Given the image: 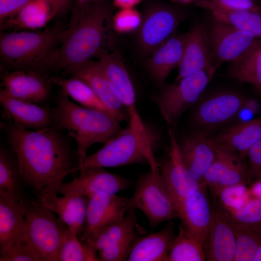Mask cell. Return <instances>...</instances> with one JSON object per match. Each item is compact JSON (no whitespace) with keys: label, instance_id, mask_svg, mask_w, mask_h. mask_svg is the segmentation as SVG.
Segmentation results:
<instances>
[{"label":"cell","instance_id":"1","mask_svg":"<svg viewBox=\"0 0 261 261\" xmlns=\"http://www.w3.org/2000/svg\"><path fill=\"white\" fill-rule=\"evenodd\" d=\"M2 128L18 160L23 182L36 198L57 193L65 178L77 171L76 149L60 130H30L9 120Z\"/></svg>","mask_w":261,"mask_h":261},{"label":"cell","instance_id":"2","mask_svg":"<svg viewBox=\"0 0 261 261\" xmlns=\"http://www.w3.org/2000/svg\"><path fill=\"white\" fill-rule=\"evenodd\" d=\"M113 7L108 0L73 6L64 28L59 56L54 70L63 71L96 56L103 49L112 24Z\"/></svg>","mask_w":261,"mask_h":261},{"label":"cell","instance_id":"3","mask_svg":"<svg viewBox=\"0 0 261 261\" xmlns=\"http://www.w3.org/2000/svg\"><path fill=\"white\" fill-rule=\"evenodd\" d=\"M64 28L1 31L0 59L4 71L24 70L48 74L57 61Z\"/></svg>","mask_w":261,"mask_h":261},{"label":"cell","instance_id":"4","mask_svg":"<svg viewBox=\"0 0 261 261\" xmlns=\"http://www.w3.org/2000/svg\"><path fill=\"white\" fill-rule=\"evenodd\" d=\"M128 124L94 153L78 159L77 171L91 168H111L147 164L159 168L155 157L158 138L139 113L128 116Z\"/></svg>","mask_w":261,"mask_h":261},{"label":"cell","instance_id":"5","mask_svg":"<svg viewBox=\"0 0 261 261\" xmlns=\"http://www.w3.org/2000/svg\"><path fill=\"white\" fill-rule=\"evenodd\" d=\"M53 108L56 128L66 130L76 142L79 158L87 155L94 144H104L119 132L120 122L111 114L79 105L61 91Z\"/></svg>","mask_w":261,"mask_h":261},{"label":"cell","instance_id":"6","mask_svg":"<svg viewBox=\"0 0 261 261\" xmlns=\"http://www.w3.org/2000/svg\"><path fill=\"white\" fill-rule=\"evenodd\" d=\"M25 211L27 232L25 240L41 261H58L65 225L37 199L27 197L20 202Z\"/></svg>","mask_w":261,"mask_h":261},{"label":"cell","instance_id":"7","mask_svg":"<svg viewBox=\"0 0 261 261\" xmlns=\"http://www.w3.org/2000/svg\"><path fill=\"white\" fill-rule=\"evenodd\" d=\"M130 199L134 208L145 215L152 228L179 218L159 167L157 169L150 168L139 176Z\"/></svg>","mask_w":261,"mask_h":261},{"label":"cell","instance_id":"8","mask_svg":"<svg viewBox=\"0 0 261 261\" xmlns=\"http://www.w3.org/2000/svg\"><path fill=\"white\" fill-rule=\"evenodd\" d=\"M216 68L184 77L174 83L163 85L154 101L168 126L174 125L184 112L196 102L205 89Z\"/></svg>","mask_w":261,"mask_h":261},{"label":"cell","instance_id":"9","mask_svg":"<svg viewBox=\"0 0 261 261\" xmlns=\"http://www.w3.org/2000/svg\"><path fill=\"white\" fill-rule=\"evenodd\" d=\"M205 27L216 66L223 62L236 60L261 39L213 16Z\"/></svg>","mask_w":261,"mask_h":261},{"label":"cell","instance_id":"10","mask_svg":"<svg viewBox=\"0 0 261 261\" xmlns=\"http://www.w3.org/2000/svg\"><path fill=\"white\" fill-rule=\"evenodd\" d=\"M133 209L130 199L124 196L105 193L91 196L80 239L86 241L103 228L124 218Z\"/></svg>","mask_w":261,"mask_h":261},{"label":"cell","instance_id":"11","mask_svg":"<svg viewBox=\"0 0 261 261\" xmlns=\"http://www.w3.org/2000/svg\"><path fill=\"white\" fill-rule=\"evenodd\" d=\"M2 89L16 99L44 105L50 99L51 76L30 71H3L0 75Z\"/></svg>","mask_w":261,"mask_h":261},{"label":"cell","instance_id":"12","mask_svg":"<svg viewBox=\"0 0 261 261\" xmlns=\"http://www.w3.org/2000/svg\"><path fill=\"white\" fill-rule=\"evenodd\" d=\"M182 19L174 8L158 6L147 11L138 29V45L144 55L152 53L172 35Z\"/></svg>","mask_w":261,"mask_h":261},{"label":"cell","instance_id":"13","mask_svg":"<svg viewBox=\"0 0 261 261\" xmlns=\"http://www.w3.org/2000/svg\"><path fill=\"white\" fill-rule=\"evenodd\" d=\"M212 218L204 249L206 260L233 261L236 240L229 214L210 193Z\"/></svg>","mask_w":261,"mask_h":261},{"label":"cell","instance_id":"14","mask_svg":"<svg viewBox=\"0 0 261 261\" xmlns=\"http://www.w3.org/2000/svg\"><path fill=\"white\" fill-rule=\"evenodd\" d=\"M78 176L68 182H63L57 193L62 195L78 194L88 198L99 193L116 194L129 188L130 180L103 168H91L79 171Z\"/></svg>","mask_w":261,"mask_h":261},{"label":"cell","instance_id":"15","mask_svg":"<svg viewBox=\"0 0 261 261\" xmlns=\"http://www.w3.org/2000/svg\"><path fill=\"white\" fill-rule=\"evenodd\" d=\"M247 99L229 90L215 93L204 100L196 109L193 121L198 126L212 129L231 121L244 108Z\"/></svg>","mask_w":261,"mask_h":261},{"label":"cell","instance_id":"16","mask_svg":"<svg viewBox=\"0 0 261 261\" xmlns=\"http://www.w3.org/2000/svg\"><path fill=\"white\" fill-rule=\"evenodd\" d=\"M63 72L67 76L76 77L85 82L120 122L128 120L126 109L98 61L89 60Z\"/></svg>","mask_w":261,"mask_h":261},{"label":"cell","instance_id":"17","mask_svg":"<svg viewBox=\"0 0 261 261\" xmlns=\"http://www.w3.org/2000/svg\"><path fill=\"white\" fill-rule=\"evenodd\" d=\"M169 133L170 147L166 156L158 161L159 167L177 211L183 201L201 183L193 179L185 168L179 155L178 141L171 130Z\"/></svg>","mask_w":261,"mask_h":261},{"label":"cell","instance_id":"18","mask_svg":"<svg viewBox=\"0 0 261 261\" xmlns=\"http://www.w3.org/2000/svg\"><path fill=\"white\" fill-rule=\"evenodd\" d=\"M181 225L204 246L212 218V204L209 189L203 182L187 197L177 208Z\"/></svg>","mask_w":261,"mask_h":261},{"label":"cell","instance_id":"19","mask_svg":"<svg viewBox=\"0 0 261 261\" xmlns=\"http://www.w3.org/2000/svg\"><path fill=\"white\" fill-rule=\"evenodd\" d=\"M244 160L238 155L216 146L215 158L203 182L210 191L237 184L247 185L248 169Z\"/></svg>","mask_w":261,"mask_h":261},{"label":"cell","instance_id":"20","mask_svg":"<svg viewBox=\"0 0 261 261\" xmlns=\"http://www.w3.org/2000/svg\"><path fill=\"white\" fill-rule=\"evenodd\" d=\"M180 159L195 180L203 182L215 156L216 146L211 137L202 132L189 133L178 141Z\"/></svg>","mask_w":261,"mask_h":261},{"label":"cell","instance_id":"21","mask_svg":"<svg viewBox=\"0 0 261 261\" xmlns=\"http://www.w3.org/2000/svg\"><path fill=\"white\" fill-rule=\"evenodd\" d=\"M0 103L8 120L18 127L33 130L56 127L52 109L16 99L1 89Z\"/></svg>","mask_w":261,"mask_h":261},{"label":"cell","instance_id":"22","mask_svg":"<svg viewBox=\"0 0 261 261\" xmlns=\"http://www.w3.org/2000/svg\"><path fill=\"white\" fill-rule=\"evenodd\" d=\"M216 68L205 25L196 24L186 33L183 57L175 81L198 72Z\"/></svg>","mask_w":261,"mask_h":261},{"label":"cell","instance_id":"23","mask_svg":"<svg viewBox=\"0 0 261 261\" xmlns=\"http://www.w3.org/2000/svg\"><path fill=\"white\" fill-rule=\"evenodd\" d=\"M39 203L53 213L64 225L81 235L85 222L88 198L85 195L72 194L58 196L56 193L44 195L36 198Z\"/></svg>","mask_w":261,"mask_h":261},{"label":"cell","instance_id":"24","mask_svg":"<svg viewBox=\"0 0 261 261\" xmlns=\"http://www.w3.org/2000/svg\"><path fill=\"white\" fill-rule=\"evenodd\" d=\"M261 138V116L229 127L212 136L218 147L246 159L250 148Z\"/></svg>","mask_w":261,"mask_h":261},{"label":"cell","instance_id":"25","mask_svg":"<svg viewBox=\"0 0 261 261\" xmlns=\"http://www.w3.org/2000/svg\"><path fill=\"white\" fill-rule=\"evenodd\" d=\"M186 34H173L161 44L146 62V68L153 81L163 84L170 73L182 59Z\"/></svg>","mask_w":261,"mask_h":261},{"label":"cell","instance_id":"26","mask_svg":"<svg viewBox=\"0 0 261 261\" xmlns=\"http://www.w3.org/2000/svg\"><path fill=\"white\" fill-rule=\"evenodd\" d=\"M58 15L53 0H31L16 14L0 22V30H36L44 28Z\"/></svg>","mask_w":261,"mask_h":261},{"label":"cell","instance_id":"27","mask_svg":"<svg viewBox=\"0 0 261 261\" xmlns=\"http://www.w3.org/2000/svg\"><path fill=\"white\" fill-rule=\"evenodd\" d=\"M175 236L174 222L170 220L160 231L135 238L127 261H167Z\"/></svg>","mask_w":261,"mask_h":261},{"label":"cell","instance_id":"28","mask_svg":"<svg viewBox=\"0 0 261 261\" xmlns=\"http://www.w3.org/2000/svg\"><path fill=\"white\" fill-rule=\"evenodd\" d=\"M97 60L118 93L128 114L138 111L135 88L129 73L118 54L104 48L96 56Z\"/></svg>","mask_w":261,"mask_h":261},{"label":"cell","instance_id":"29","mask_svg":"<svg viewBox=\"0 0 261 261\" xmlns=\"http://www.w3.org/2000/svg\"><path fill=\"white\" fill-rule=\"evenodd\" d=\"M27 226L23 204L0 195V248L25 240Z\"/></svg>","mask_w":261,"mask_h":261},{"label":"cell","instance_id":"30","mask_svg":"<svg viewBox=\"0 0 261 261\" xmlns=\"http://www.w3.org/2000/svg\"><path fill=\"white\" fill-rule=\"evenodd\" d=\"M19 163L12 150L0 148V195L21 202L28 196L25 191Z\"/></svg>","mask_w":261,"mask_h":261},{"label":"cell","instance_id":"31","mask_svg":"<svg viewBox=\"0 0 261 261\" xmlns=\"http://www.w3.org/2000/svg\"><path fill=\"white\" fill-rule=\"evenodd\" d=\"M229 74L252 85L261 95V39L247 52L231 62Z\"/></svg>","mask_w":261,"mask_h":261},{"label":"cell","instance_id":"32","mask_svg":"<svg viewBox=\"0 0 261 261\" xmlns=\"http://www.w3.org/2000/svg\"><path fill=\"white\" fill-rule=\"evenodd\" d=\"M137 220L136 209H133L124 218L103 228L84 242L99 251L134 234Z\"/></svg>","mask_w":261,"mask_h":261},{"label":"cell","instance_id":"33","mask_svg":"<svg viewBox=\"0 0 261 261\" xmlns=\"http://www.w3.org/2000/svg\"><path fill=\"white\" fill-rule=\"evenodd\" d=\"M51 79L53 84L60 88V91L76 103L84 107L106 112L112 115L89 86L79 78L73 76H51Z\"/></svg>","mask_w":261,"mask_h":261},{"label":"cell","instance_id":"34","mask_svg":"<svg viewBox=\"0 0 261 261\" xmlns=\"http://www.w3.org/2000/svg\"><path fill=\"white\" fill-rule=\"evenodd\" d=\"M231 224L236 240L233 261H254L261 245V225L237 223L231 220Z\"/></svg>","mask_w":261,"mask_h":261},{"label":"cell","instance_id":"35","mask_svg":"<svg viewBox=\"0 0 261 261\" xmlns=\"http://www.w3.org/2000/svg\"><path fill=\"white\" fill-rule=\"evenodd\" d=\"M203 245L180 224L171 247L167 261H204Z\"/></svg>","mask_w":261,"mask_h":261},{"label":"cell","instance_id":"36","mask_svg":"<svg viewBox=\"0 0 261 261\" xmlns=\"http://www.w3.org/2000/svg\"><path fill=\"white\" fill-rule=\"evenodd\" d=\"M215 18L261 39V13L249 11L207 9Z\"/></svg>","mask_w":261,"mask_h":261},{"label":"cell","instance_id":"37","mask_svg":"<svg viewBox=\"0 0 261 261\" xmlns=\"http://www.w3.org/2000/svg\"><path fill=\"white\" fill-rule=\"evenodd\" d=\"M96 252L89 244L80 239L76 231L65 226L58 261H99Z\"/></svg>","mask_w":261,"mask_h":261},{"label":"cell","instance_id":"38","mask_svg":"<svg viewBox=\"0 0 261 261\" xmlns=\"http://www.w3.org/2000/svg\"><path fill=\"white\" fill-rule=\"evenodd\" d=\"M209 192L228 212L240 208L251 197L246 184L225 187Z\"/></svg>","mask_w":261,"mask_h":261},{"label":"cell","instance_id":"39","mask_svg":"<svg viewBox=\"0 0 261 261\" xmlns=\"http://www.w3.org/2000/svg\"><path fill=\"white\" fill-rule=\"evenodd\" d=\"M228 213L233 222L261 225V199L251 197L242 207Z\"/></svg>","mask_w":261,"mask_h":261},{"label":"cell","instance_id":"40","mask_svg":"<svg viewBox=\"0 0 261 261\" xmlns=\"http://www.w3.org/2000/svg\"><path fill=\"white\" fill-rule=\"evenodd\" d=\"M197 6L229 11H249L261 13V7L254 0H195Z\"/></svg>","mask_w":261,"mask_h":261},{"label":"cell","instance_id":"41","mask_svg":"<svg viewBox=\"0 0 261 261\" xmlns=\"http://www.w3.org/2000/svg\"><path fill=\"white\" fill-rule=\"evenodd\" d=\"M0 249V261H41L26 240Z\"/></svg>","mask_w":261,"mask_h":261},{"label":"cell","instance_id":"42","mask_svg":"<svg viewBox=\"0 0 261 261\" xmlns=\"http://www.w3.org/2000/svg\"><path fill=\"white\" fill-rule=\"evenodd\" d=\"M142 18L140 13L133 8L120 9L112 18V25L119 33H127L139 29Z\"/></svg>","mask_w":261,"mask_h":261},{"label":"cell","instance_id":"43","mask_svg":"<svg viewBox=\"0 0 261 261\" xmlns=\"http://www.w3.org/2000/svg\"><path fill=\"white\" fill-rule=\"evenodd\" d=\"M135 238L134 234L100 250L98 256L99 261H127L131 246Z\"/></svg>","mask_w":261,"mask_h":261},{"label":"cell","instance_id":"44","mask_svg":"<svg viewBox=\"0 0 261 261\" xmlns=\"http://www.w3.org/2000/svg\"><path fill=\"white\" fill-rule=\"evenodd\" d=\"M246 158L249 183L261 178V138L250 148Z\"/></svg>","mask_w":261,"mask_h":261},{"label":"cell","instance_id":"45","mask_svg":"<svg viewBox=\"0 0 261 261\" xmlns=\"http://www.w3.org/2000/svg\"><path fill=\"white\" fill-rule=\"evenodd\" d=\"M31 0H0V23L11 17Z\"/></svg>","mask_w":261,"mask_h":261},{"label":"cell","instance_id":"46","mask_svg":"<svg viewBox=\"0 0 261 261\" xmlns=\"http://www.w3.org/2000/svg\"><path fill=\"white\" fill-rule=\"evenodd\" d=\"M142 0H114V6L120 9L133 8Z\"/></svg>","mask_w":261,"mask_h":261},{"label":"cell","instance_id":"47","mask_svg":"<svg viewBox=\"0 0 261 261\" xmlns=\"http://www.w3.org/2000/svg\"><path fill=\"white\" fill-rule=\"evenodd\" d=\"M58 15L64 13L70 7L71 0H53Z\"/></svg>","mask_w":261,"mask_h":261},{"label":"cell","instance_id":"48","mask_svg":"<svg viewBox=\"0 0 261 261\" xmlns=\"http://www.w3.org/2000/svg\"><path fill=\"white\" fill-rule=\"evenodd\" d=\"M254 261H261V245L257 251L254 259Z\"/></svg>","mask_w":261,"mask_h":261},{"label":"cell","instance_id":"49","mask_svg":"<svg viewBox=\"0 0 261 261\" xmlns=\"http://www.w3.org/2000/svg\"><path fill=\"white\" fill-rule=\"evenodd\" d=\"M102 0H77V1L85 2V3H91L101 1Z\"/></svg>","mask_w":261,"mask_h":261},{"label":"cell","instance_id":"50","mask_svg":"<svg viewBox=\"0 0 261 261\" xmlns=\"http://www.w3.org/2000/svg\"><path fill=\"white\" fill-rule=\"evenodd\" d=\"M181 1H184V2H188L190 0H178Z\"/></svg>","mask_w":261,"mask_h":261},{"label":"cell","instance_id":"51","mask_svg":"<svg viewBox=\"0 0 261 261\" xmlns=\"http://www.w3.org/2000/svg\"><path fill=\"white\" fill-rule=\"evenodd\" d=\"M260 1H261V2H261V0H260ZM260 6L261 7V5H260Z\"/></svg>","mask_w":261,"mask_h":261}]
</instances>
